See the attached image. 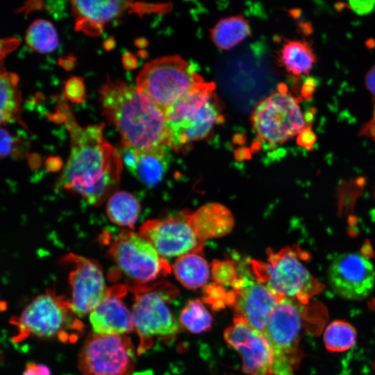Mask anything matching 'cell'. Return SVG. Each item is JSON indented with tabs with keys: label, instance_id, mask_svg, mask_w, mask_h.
<instances>
[{
	"label": "cell",
	"instance_id": "6da1fadb",
	"mask_svg": "<svg viewBox=\"0 0 375 375\" xmlns=\"http://www.w3.org/2000/svg\"><path fill=\"white\" fill-rule=\"evenodd\" d=\"M58 116L69 133L71 150L58 188L76 194L94 206L116 192L122 169V157L103 135V124L79 125L64 99Z\"/></svg>",
	"mask_w": 375,
	"mask_h": 375
},
{
	"label": "cell",
	"instance_id": "7a4b0ae2",
	"mask_svg": "<svg viewBox=\"0 0 375 375\" xmlns=\"http://www.w3.org/2000/svg\"><path fill=\"white\" fill-rule=\"evenodd\" d=\"M99 93L103 113L118 130L123 147L140 151L169 146L164 112L136 87L108 79Z\"/></svg>",
	"mask_w": 375,
	"mask_h": 375
},
{
	"label": "cell",
	"instance_id": "3957f363",
	"mask_svg": "<svg viewBox=\"0 0 375 375\" xmlns=\"http://www.w3.org/2000/svg\"><path fill=\"white\" fill-rule=\"evenodd\" d=\"M134 294L132 316L139 338L138 353L149 351L159 343L175 339L179 326L167 303L178 295V290L167 282L129 285Z\"/></svg>",
	"mask_w": 375,
	"mask_h": 375
},
{
	"label": "cell",
	"instance_id": "277c9868",
	"mask_svg": "<svg viewBox=\"0 0 375 375\" xmlns=\"http://www.w3.org/2000/svg\"><path fill=\"white\" fill-rule=\"evenodd\" d=\"M266 262L252 260L249 262L256 280L278 296L306 305L324 287L303 263L307 255L297 246L278 251L268 250Z\"/></svg>",
	"mask_w": 375,
	"mask_h": 375
},
{
	"label": "cell",
	"instance_id": "5b68a950",
	"mask_svg": "<svg viewBox=\"0 0 375 375\" xmlns=\"http://www.w3.org/2000/svg\"><path fill=\"white\" fill-rule=\"evenodd\" d=\"M215 88L214 83L205 82L164 111L171 136L169 147L178 149L204 139L222 122Z\"/></svg>",
	"mask_w": 375,
	"mask_h": 375
},
{
	"label": "cell",
	"instance_id": "8992f818",
	"mask_svg": "<svg viewBox=\"0 0 375 375\" xmlns=\"http://www.w3.org/2000/svg\"><path fill=\"white\" fill-rule=\"evenodd\" d=\"M71 308V302L52 290L36 297L21 315L11 320L17 327L13 341L20 342L28 337L57 338L73 342L83 332V324Z\"/></svg>",
	"mask_w": 375,
	"mask_h": 375
},
{
	"label": "cell",
	"instance_id": "52a82bcc",
	"mask_svg": "<svg viewBox=\"0 0 375 375\" xmlns=\"http://www.w3.org/2000/svg\"><path fill=\"white\" fill-rule=\"evenodd\" d=\"M205 81L179 56H164L147 63L136 78V88L163 112Z\"/></svg>",
	"mask_w": 375,
	"mask_h": 375
},
{
	"label": "cell",
	"instance_id": "ba28073f",
	"mask_svg": "<svg viewBox=\"0 0 375 375\" xmlns=\"http://www.w3.org/2000/svg\"><path fill=\"white\" fill-rule=\"evenodd\" d=\"M303 304L283 298L274 308L263 335L272 351L274 375H294L299 360Z\"/></svg>",
	"mask_w": 375,
	"mask_h": 375
},
{
	"label": "cell",
	"instance_id": "9c48e42d",
	"mask_svg": "<svg viewBox=\"0 0 375 375\" xmlns=\"http://www.w3.org/2000/svg\"><path fill=\"white\" fill-rule=\"evenodd\" d=\"M108 252L122 272L131 281L129 285H148L168 275L171 267L142 235L121 231L110 244Z\"/></svg>",
	"mask_w": 375,
	"mask_h": 375
},
{
	"label": "cell",
	"instance_id": "30bf717a",
	"mask_svg": "<svg viewBox=\"0 0 375 375\" xmlns=\"http://www.w3.org/2000/svg\"><path fill=\"white\" fill-rule=\"evenodd\" d=\"M299 99L283 88L261 101L251 115L258 136L269 144H281L298 135L306 121L299 106Z\"/></svg>",
	"mask_w": 375,
	"mask_h": 375
},
{
	"label": "cell",
	"instance_id": "8fae6325",
	"mask_svg": "<svg viewBox=\"0 0 375 375\" xmlns=\"http://www.w3.org/2000/svg\"><path fill=\"white\" fill-rule=\"evenodd\" d=\"M135 364L133 345L126 335L91 333L78 356L83 375H131Z\"/></svg>",
	"mask_w": 375,
	"mask_h": 375
},
{
	"label": "cell",
	"instance_id": "7c38bea8",
	"mask_svg": "<svg viewBox=\"0 0 375 375\" xmlns=\"http://www.w3.org/2000/svg\"><path fill=\"white\" fill-rule=\"evenodd\" d=\"M189 214V211H183L174 217L148 220L141 226L140 235L162 258L200 253L204 244L191 226Z\"/></svg>",
	"mask_w": 375,
	"mask_h": 375
},
{
	"label": "cell",
	"instance_id": "4fadbf2b",
	"mask_svg": "<svg viewBox=\"0 0 375 375\" xmlns=\"http://www.w3.org/2000/svg\"><path fill=\"white\" fill-rule=\"evenodd\" d=\"M329 285L335 294L349 300L367 297L375 285V269L369 258L357 253L337 256L328 270Z\"/></svg>",
	"mask_w": 375,
	"mask_h": 375
},
{
	"label": "cell",
	"instance_id": "5bb4252c",
	"mask_svg": "<svg viewBox=\"0 0 375 375\" xmlns=\"http://www.w3.org/2000/svg\"><path fill=\"white\" fill-rule=\"evenodd\" d=\"M63 261L73 266L69 276L72 310L78 317H83L90 313L107 293L101 267L97 261L74 253L65 256Z\"/></svg>",
	"mask_w": 375,
	"mask_h": 375
},
{
	"label": "cell",
	"instance_id": "9a60e30c",
	"mask_svg": "<svg viewBox=\"0 0 375 375\" xmlns=\"http://www.w3.org/2000/svg\"><path fill=\"white\" fill-rule=\"evenodd\" d=\"M226 342L242 359V369L247 375H274L273 356L265 336L251 327L244 319L235 317L224 333Z\"/></svg>",
	"mask_w": 375,
	"mask_h": 375
},
{
	"label": "cell",
	"instance_id": "2e32d148",
	"mask_svg": "<svg viewBox=\"0 0 375 375\" xmlns=\"http://www.w3.org/2000/svg\"><path fill=\"white\" fill-rule=\"evenodd\" d=\"M233 292L234 298L231 307L235 317L244 319L254 330L263 334L272 312L283 298L265 285L247 277H244L242 286Z\"/></svg>",
	"mask_w": 375,
	"mask_h": 375
},
{
	"label": "cell",
	"instance_id": "e0dca14e",
	"mask_svg": "<svg viewBox=\"0 0 375 375\" xmlns=\"http://www.w3.org/2000/svg\"><path fill=\"white\" fill-rule=\"evenodd\" d=\"M127 288L124 284L113 285L90 313V322L94 333L123 335L135 331L132 313L123 302Z\"/></svg>",
	"mask_w": 375,
	"mask_h": 375
},
{
	"label": "cell",
	"instance_id": "ac0fdd59",
	"mask_svg": "<svg viewBox=\"0 0 375 375\" xmlns=\"http://www.w3.org/2000/svg\"><path fill=\"white\" fill-rule=\"evenodd\" d=\"M76 29L96 36L101 33L104 25L128 10L142 11L144 5L128 1H72Z\"/></svg>",
	"mask_w": 375,
	"mask_h": 375
},
{
	"label": "cell",
	"instance_id": "d6986e66",
	"mask_svg": "<svg viewBox=\"0 0 375 375\" xmlns=\"http://www.w3.org/2000/svg\"><path fill=\"white\" fill-rule=\"evenodd\" d=\"M167 146L144 151L123 147L122 160L128 170L142 183L152 186L162 178L168 166Z\"/></svg>",
	"mask_w": 375,
	"mask_h": 375
},
{
	"label": "cell",
	"instance_id": "ffe728a7",
	"mask_svg": "<svg viewBox=\"0 0 375 375\" xmlns=\"http://www.w3.org/2000/svg\"><path fill=\"white\" fill-rule=\"evenodd\" d=\"M189 220L198 239L204 244L208 239L222 237L234 226L231 211L218 203L206 204L189 214Z\"/></svg>",
	"mask_w": 375,
	"mask_h": 375
},
{
	"label": "cell",
	"instance_id": "44dd1931",
	"mask_svg": "<svg viewBox=\"0 0 375 375\" xmlns=\"http://www.w3.org/2000/svg\"><path fill=\"white\" fill-rule=\"evenodd\" d=\"M177 280L186 288L196 290L209 278V267L200 253H190L178 257L172 266Z\"/></svg>",
	"mask_w": 375,
	"mask_h": 375
},
{
	"label": "cell",
	"instance_id": "7402d4cb",
	"mask_svg": "<svg viewBox=\"0 0 375 375\" xmlns=\"http://www.w3.org/2000/svg\"><path fill=\"white\" fill-rule=\"evenodd\" d=\"M18 78L1 68L0 76V122L6 124L11 122H22L20 119L21 94L17 87Z\"/></svg>",
	"mask_w": 375,
	"mask_h": 375
},
{
	"label": "cell",
	"instance_id": "603a6c76",
	"mask_svg": "<svg viewBox=\"0 0 375 375\" xmlns=\"http://www.w3.org/2000/svg\"><path fill=\"white\" fill-rule=\"evenodd\" d=\"M140 210L138 201L129 192H116L108 199L107 215L112 223L119 226L133 228Z\"/></svg>",
	"mask_w": 375,
	"mask_h": 375
},
{
	"label": "cell",
	"instance_id": "cb8c5ba5",
	"mask_svg": "<svg viewBox=\"0 0 375 375\" xmlns=\"http://www.w3.org/2000/svg\"><path fill=\"white\" fill-rule=\"evenodd\" d=\"M281 62L294 75L308 74L316 61L310 44L305 41L292 40L283 45Z\"/></svg>",
	"mask_w": 375,
	"mask_h": 375
},
{
	"label": "cell",
	"instance_id": "d4e9b609",
	"mask_svg": "<svg viewBox=\"0 0 375 375\" xmlns=\"http://www.w3.org/2000/svg\"><path fill=\"white\" fill-rule=\"evenodd\" d=\"M249 33V24L241 16L224 18L211 30L212 41L219 49L224 50L234 47Z\"/></svg>",
	"mask_w": 375,
	"mask_h": 375
},
{
	"label": "cell",
	"instance_id": "484cf974",
	"mask_svg": "<svg viewBox=\"0 0 375 375\" xmlns=\"http://www.w3.org/2000/svg\"><path fill=\"white\" fill-rule=\"evenodd\" d=\"M25 40L31 49L41 53L51 52L58 45V38L54 26L44 19H37L29 26Z\"/></svg>",
	"mask_w": 375,
	"mask_h": 375
},
{
	"label": "cell",
	"instance_id": "4316f807",
	"mask_svg": "<svg viewBox=\"0 0 375 375\" xmlns=\"http://www.w3.org/2000/svg\"><path fill=\"white\" fill-rule=\"evenodd\" d=\"M356 341L354 327L344 320L330 323L324 333L326 348L332 352H342L351 349Z\"/></svg>",
	"mask_w": 375,
	"mask_h": 375
},
{
	"label": "cell",
	"instance_id": "83f0119b",
	"mask_svg": "<svg viewBox=\"0 0 375 375\" xmlns=\"http://www.w3.org/2000/svg\"><path fill=\"white\" fill-rule=\"evenodd\" d=\"M179 321L192 333L206 332L212 328L213 323L212 315L199 299L188 302L180 313Z\"/></svg>",
	"mask_w": 375,
	"mask_h": 375
},
{
	"label": "cell",
	"instance_id": "f1b7e54d",
	"mask_svg": "<svg viewBox=\"0 0 375 375\" xmlns=\"http://www.w3.org/2000/svg\"><path fill=\"white\" fill-rule=\"evenodd\" d=\"M212 276L215 283L232 290L240 277L234 262L231 260H215L212 265Z\"/></svg>",
	"mask_w": 375,
	"mask_h": 375
},
{
	"label": "cell",
	"instance_id": "f546056e",
	"mask_svg": "<svg viewBox=\"0 0 375 375\" xmlns=\"http://www.w3.org/2000/svg\"><path fill=\"white\" fill-rule=\"evenodd\" d=\"M203 294V301L213 310H220L229 305L230 290L215 283L206 286Z\"/></svg>",
	"mask_w": 375,
	"mask_h": 375
},
{
	"label": "cell",
	"instance_id": "4dcf8cb0",
	"mask_svg": "<svg viewBox=\"0 0 375 375\" xmlns=\"http://www.w3.org/2000/svg\"><path fill=\"white\" fill-rule=\"evenodd\" d=\"M64 93L67 99L72 102H83L85 99L83 79L78 77L69 78L65 85Z\"/></svg>",
	"mask_w": 375,
	"mask_h": 375
},
{
	"label": "cell",
	"instance_id": "1f68e13d",
	"mask_svg": "<svg viewBox=\"0 0 375 375\" xmlns=\"http://www.w3.org/2000/svg\"><path fill=\"white\" fill-rule=\"evenodd\" d=\"M315 141L316 135L309 127H305L297 135V143L308 149H311Z\"/></svg>",
	"mask_w": 375,
	"mask_h": 375
},
{
	"label": "cell",
	"instance_id": "d6a6232c",
	"mask_svg": "<svg viewBox=\"0 0 375 375\" xmlns=\"http://www.w3.org/2000/svg\"><path fill=\"white\" fill-rule=\"evenodd\" d=\"M349 3L351 8L360 15L369 13L375 6V1H350Z\"/></svg>",
	"mask_w": 375,
	"mask_h": 375
},
{
	"label": "cell",
	"instance_id": "836d02e7",
	"mask_svg": "<svg viewBox=\"0 0 375 375\" xmlns=\"http://www.w3.org/2000/svg\"><path fill=\"white\" fill-rule=\"evenodd\" d=\"M13 146V139L4 128H1V157L10 154Z\"/></svg>",
	"mask_w": 375,
	"mask_h": 375
},
{
	"label": "cell",
	"instance_id": "e575fe53",
	"mask_svg": "<svg viewBox=\"0 0 375 375\" xmlns=\"http://www.w3.org/2000/svg\"><path fill=\"white\" fill-rule=\"evenodd\" d=\"M22 375H51V372L44 365L28 362Z\"/></svg>",
	"mask_w": 375,
	"mask_h": 375
},
{
	"label": "cell",
	"instance_id": "d590c367",
	"mask_svg": "<svg viewBox=\"0 0 375 375\" xmlns=\"http://www.w3.org/2000/svg\"><path fill=\"white\" fill-rule=\"evenodd\" d=\"M315 87V81L313 78H308L302 86L301 95L306 99H310Z\"/></svg>",
	"mask_w": 375,
	"mask_h": 375
},
{
	"label": "cell",
	"instance_id": "8d00e7d4",
	"mask_svg": "<svg viewBox=\"0 0 375 375\" xmlns=\"http://www.w3.org/2000/svg\"><path fill=\"white\" fill-rule=\"evenodd\" d=\"M365 84L368 90L375 97V65L368 71L365 78Z\"/></svg>",
	"mask_w": 375,
	"mask_h": 375
},
{
	"label": "cell",
	"instance_id": "74e56055",
	"mask_svg": "<svg viewBox=\"0 0 375 375\" xmlns=\"http://www.w3.org/2000/svg\"><path fill=\"white\" fill-rule=\"evenodd\" d=\"M374 369L375 370V362L374 363Z\"/></svg>",
	"mask_w": 375,
	"mask_h": 375
}]
</instances>
